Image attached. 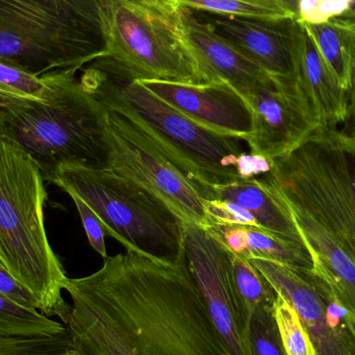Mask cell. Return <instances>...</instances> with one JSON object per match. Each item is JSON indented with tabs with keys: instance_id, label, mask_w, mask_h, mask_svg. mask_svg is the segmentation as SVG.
Masks as SVG:
<instances>
[{
	"instance_id": "cell-1",
	"label": "cell",
	"mask_w": 355,
	"mask_h": 355,
	"mask_svg": "<svg viewBox=\"0 0 355 355\" xmlns=\"http://www.w3.org/2000/svg\"><path fill=\"white\" fill-rule=\"evenodd\" d=\"M70 282L107 311L83 329L81 355H229L184 260L126 250Z\"/></svg>"
},
{
	"instance_id": "cell-2",
	"label": "cell",
	"mask_w": 355,
	"mask_h": 355,
	"mask_svg": "<svg viewBox=\"0 0 355 355\" xmlns=\"http://www.w3.org/2000/svg\"><path fill=\"white\" fill-rule=\"evenodd\" d=\"M45 179L39 164L0 130V260L31 295L40 312L66 325V271L46 233Z\"/></svg>"
},
{
	"instance_id": "cell-3",
	"label": "cell",
	"mask_w": 355,
	"mask_h": 355,
	"mask_svg": "<svg viewBox=\"0 0 355 355\" xmlns=\"http://www.w3.org/2000/svg\"><path fill=\"white\" fill-rule=\"evenodd\" d=\"M81 83L106 107L130 121L193 182L204 200L241 175V139L219 135L186 118L141 85L91 67Z\"/></svg>"
},
{
	"instance_id": "cell-4",
	"label": "cell",
	"mask_w": 355,
	"mask_h": 355,
	"mask_svg": "<svg viewBox=\"0 0 355 355\" xmlns=\"http://www.w3.org/2000/svg\"><path fill=\"white\" fill-rule=\"evenodd\" d=\"M106 112L77 72L53 73L43 101L0 108V130L33 158L43 177L62 164L106 168Z\"/></svg>"
},
{
	"instance_id": "cell-5",
	"label": "cell",
	"mask_w": 355,
	"mask_h": 355,
	"mask_svg": "<svg viewBox=\"0 0 355 355\" xmlns=\"http://www.w3.org/2000/svg\"><path fill=\"white\" fill-rule=\"evenodd\" d=\"M99 0H0V60L35 76L102 60Z\"/></svg>"
},
{
	"instance_id": "cell-6",
	"label": "cell",
	"mask_w": 355,
	"mask_h": 355,
	"mask_svg": "<svg viewBox=\"0 0 355 355\" xmlns=\"http://www.w3.org/2000/svg\"><path fill=\"white\" fill-rule=\"evenodd\" d=\"M264 177L355 262V124L320 127L292 153L272 160Z\"/></svg>"
},
{
	"instance_id": "cell-7",
	"label": "cell",
	"mask_w": 355,
	"mask_h": 355,
	"mask_svg": "<svg viewBox=\"0 0 355 355\" xmlns=\"http://www.w3.org/2000/svg\"><path fill=\"white\" fill-rule=\"evenodd\" d=\"M45 181L77 194L99 217L105 235L126 250L166 263L183 260L186 221L164 200L107 168L62 164Z\"/></svg>"
},
{
	"instance_id": "cell-8",
	"label": "cell",
	"mask_w": 355,
	"mask_h": 355,
	"mask_svg": "<svg viewBox=\"0 0 355 355\" xmlns=\"http://www.w3.org/2000/svg\"><path fill=\"white\" fill-rule=\"evenodd\" d=\"M174 0H99L104 40L102 60L132 81L207 83Z\"/></svg>"
},
{
	"instance_id": "cell-9",
	"label": "cell",
	"mask_w": 355,
	"mask_h": 355,
	"mask_svg": "<svg viewBox=\"0 0 355 355\" xmlns=\"http://www.w3.org/2000/svg\"><path fill=\"white\" fill-rule=\"evenodd\" d=\"M105 129L106 168L133 180L164 200L186 223L207 227L204 198L198 186L155 144L130 121L110 108Z\"/></svg>"
},
{
	"instance_id": "cell-10",
	"label": "cell",
	"mask_w": 355,
	"mask_h": 355,
	"mask_svg": "<svg viewBox=\"0 0 355 355\" xmlns=\"http://www.w3.org/2000/svg\"><path fill=\"white\" fill-rule=\"evenodd\" d=\"M297 313L316 355H355V321L318 265L304 275L265 259H248Z\"/></svg>"
},
{
	"instance_id": "cell-11",
	"label": "cell",
	"mask_w": 355,
	"mask_h": 355,
	"mask_svg": "<svg viewBox=\"0 0 355 355\" xmlns=\"http://www.w3.org/2000/svg\"><path fill=\"white\" fill-rule=\"evenodd\" d=\"M232 254L208 229L186 223L183 260L229 355H252L231 285Z\"/></svg>"
},
{
	"instance_id": "cell-12",
	"label": "cell",
	"mask_w": 355,
	"mask_h": 355,
	"mask_svg": "<svg viewBox=\"0 0 355 355\" xmlns=\"http://www.w3.org/2000/svg\"><path fill=\"white\" fill-rule=\"evenodd\" d=\"M244 98L252 112L245 141L250 154L270 162L292 153L323 126L295 81L271 78Z\"/></svg>"
},
{
	"instance_id": "cell-13",
	"label": "cell",
	"mask_w": 355,
	"mask_h": 355,
	"mask_svg": "<svg viewBox=\"0 0 355 355\" xmlns=\"http://www.w3.org/2000/svg\"><path fill=\"white\" fill-rule=\"evenodd\" d=\"M139 83L180 114L209 130L241 141H246L252 133V110L245 98L227 83Z\"/></svg>"
},
{
	"instance_id": "cell-14",
	"label": "cell",
	"mask_w": 355,
	"mask_h": 355,
	"mask_svg": "<svg viewBox=\"0 0 355 355\" xmlns=\"http://www.w3.org/2000/svg\"><path fill=\"white\" fill-rule=\"evenodd\" d=\"M183 21L192 53L206 83H227L244 97L273 78L223 37L212 23L200 20L187 8L184 10Z\"/></svg>"
},
{
	"instance_id": "cell-15",
	"label": "cell",
	"mask_w": 355,
	"mask_h": 355,
	"mask_svg": "<svg viewBox=\"0 0 355 355\" xmlns=\"http://www.w3.org/2000/svg\"><path fill=\"white\" fill-rule=\"evenodd\" d=\"M293 20L217 16L213 26L273 78L295 81Z\"/></svg>"
},
{
	"instance_id": "cell-16",
	"label": "cell",
	"mask_w": 355,
	"mask_h": 355,
	"mask_svg": "<svg viewBox=\"0 0 355 355\" xmlns=\"http://www.w3.org/2000/svg\"><path fill=\"white\" fill-rule=\"evenodd\" d=\"M292 35L296 83L323 126L335 128L352 116L348 92L338 83L297 20H293Z\"/></svg>"
},
{
	"instance_id": "cell-17",
	"label": "cell",
	"mask_w": 355,
	"mask_h": 355,
	"mask_svg": "<svg viewBox=\"0 0 355 355\" xmlns=\"http://www.w3.org/2000/svg\"><path fill=\"white\" fill-rule=\"evenodd\" d=\"M210 200L235 202L252 213L263 231L306 245L287 202L264 176L216 186L211 190Z\"/></svg>"
},
{
	"instance_id": "cell-18",
	"label": "cell",
	"mask_w": 355,
	"mask_h": 355,
	"mask_svg": "<svg viewBox=\"0 0 355 355\" xmlns=\"http://www.w3.org/2000/svg\"><path fill=\"white\" fill-rule=\"evenodd\" d=\"M206 229L232 254L243 258L265 259L300 273L309 272L314 267V259L308 246L287 241L258 227L209 225Z\"/></svg>"
},
{
	"instance_id": "cell-19",
	"label": "cell",
	"mask_w": 355,
	"mask_h": 355,
	"mask_svg": "<svg viewBox=\"0 0 355 355\" xmlns=\"http://www.w3.org/2000/svg\"><path fill=\"white\" fill-rule=\"evenodd\" d=\"M288 205V204H287ZM288 207L294 221L312 252L315 262L331 282L336 293L355 321V262L339 243L306 213L296 207Z\"/></svg>"
},
{
	"instance_id": "cell-20",
	"label": "cell",
	"mask_w": 355,
	"mask_h": 355,
	"mask_svg": "<svg viewBox=\"0 0 355 355\" xmlns=\"http://www.w3.org/2000/svg\"><path fill=\"white\" fill-rule=\"evenodd\" d=\"M231 285L240 323L248 334L254 313L258 309L273 308L277 293L265 275L248 259L234 254Z\"/></svg>"
},
{
	"instance_id": "cell-21",
	"label": "cell",
	"mask_w": 355,
	"mask_h": 355,
	"mask_svg": "<svg viewBox=\"0 0 355 355\" xmlns=\"http://www.w3.org/2000/svg\"><path fill=\"white\" fill-rule=\"evenodd\" d=\"M302 25L338 83L349 92L355 71V33L331 22Z\"/></svg>"
},
{
	"instance_id": "cell-22",
	"label": "cell",
	"mask_w": 355,
	"mask_h": 355,
	"mask_svg": "<svg viewBox=\"0 0 355 355\" xmlns=\"http://www.w3.org/2000/svg\"><path fill=\"white\" fill-rule=\"evenodd\" d=\"M68 331L66 325L37 310H29L0 293V334L15 337H53Z\"/></svg>"
},
{
	"instance_id": "cell-23",
	"label": "cell",
	"mask_w": 355,
	"mask_h": 355,
	"mask_svg": "<svg viewBox=\"0 0 355 355\" xmlns=\"http://www.w3.org/2000/svg\"><path fill=\"white\" fill-rule=\"evenodd\" d=\"M187 10H204L216 16H235L261 20H288L275 0H174Z\"/></svg>"
},
{
	"instance_id": "cell-24",
	"label": "cell",
	"mask_w": 355,
	"mask_h": 355,
	"mask_svg": "<svg viewBox=\"0 0 355 355\" xmlns=\"http://www.w3.org/2000/svg\"><path fill=\"white\" fill-rule=\"evenodd\" d=\"M272 314L286 355H316L297 313L279 294Z\"/></svg>"
},
{
	"instance_id": "cell-25",
	"label": "cell",
	"mask_w": 355,
	"mask_h": 355,
	"mask_svg": "<svg viewBox=\"0 0 355 355\" xmlns=\"http://www.w3.org/2000/svg\"><path fill=\"white\" fill-rule=\"evenodd\" d=\"M69 331L53 337H15L0 334V355H68L74 352Z\"/></svg>"
},
{
	"instance_id": "cell-26",
	"label": "cell",
	"mask_w": 355,
	"mask_h": 355,
	"mask_svg": "<svg viewBox=\"0 0 355 355\" xmlns=\"http://www.w3.org/2000/svg\"><path fill=\"white\" fill-rule=\"evenodd\" d=\"M48 75L37 77L0 60V95L16 99L43 101Z\"/></svg>"
},
{
	"instance_id": "cell-27",
	"label": "cell",
	"mask_w": 355,
	"mask_h": 355,
	"mask_svg": "<svg viewBox=\"0 0 355 355\" xmlns=\"http://www.w3.org/2000/svg\"><path fill=\"white\" fill-rule=\"evenodd\" d=\"M252 355H286L279 339L272 308L258 309L248 331Z\"/></svg>"
},
{
	"instance_id": "cell-28",
	"label": "cell",
	"mask_w": 355,
	"mask_h": 355,
	"mask_svg": "<svg viewBox=\"0 0 355 355\" xmlns=\"http://www.w3.org/2000/svg\"><path fill=\"white\" fill-rule=\"evenodd\" d=\"M202 206H204L207 227L209 225H243V227L260 229L252 213L235 202L225 200H204Z\"/></svg>"
},
{
	"instance_id": "cell-29",
	"label": "cell",
	"mask_w": 355,
	"mask_h": 355,
	"mask_svg": "<svg viewBox=\"0 0 355 355\" xmlns=\"http://www.w3.org/2000/svg\"><path fill=\"white\" fill-rule=\"evenodd\" d=\"M354 0H300L296 20L302 24L320 25L343 15Z\"/></svg>"
},
{
	"instance_id": "cell-30",
	"label": "cell",
	"mask_w": 355,
	"mask_h": 355,
	"mask_svg": "<svg viewBox=\"0 0 355 355\" xmlns=\"http://www.w3.org/2000/svg\"><path fill=\"white\" fill-rule=\"evenodd\" d=\"M74 202L77 211L80 215L81 221H83V227H85V234L92 248L100 254V256L106 258L107 252H106L105 245V232H104L103 225L100 221L93 209L77 194L68 193Z\"/></svg>"
},
{
	"instance_id": "cell-31",
	"label": "cell",
	"mask_w": 355,
	"mask_h": 355,
	"mask_svg": "<svg viewBox=\"0 0 355 355\" xmlns=\"http://www.w3.org/2000/svg\"><path fill=\"white\" fill-rule=\"evenodd\" d=\"M0 293L29 310H39L35 297L14 279L0 260Z\"/></svg>"
},
{
	"instance_id": "cell-32",
	"label": "cell",
	"mask_w": 355,
	"mask_h": 355,
	"mask_svg": "<svg viewBox=\"0 0 355 355\" xmlns=\"http://www.w3.org/2000/svg\"><path fill=\"white\" fill-rule=\"evenodd\" d=\"M329 22L339 25V26L344 27V28L349 29V31L355 33V0L352 1L350 8L343 15L333 19Z\"/></svg>"
},
{
	"instance_id": "cell-33",
	"label": "cell",
	"mask_w": 355,
	"mask_h": 355,
	"mask_svg": "<svg viewBox=\"0 0 355 355\" xmlns=\"http://www.w3.org/2000/svg\"><path fill=\"white\" fill-rule=\"evenodd\" d=\"M279 8L286 12L288 18L295 19L297 17V8L300 0H275Z\"/></svg>"
},
{
	"instance_id": "cell-34",
	"label": "cell",
	"mask_w": 355,
	"mask_h": 355,
	"mask_svg": "<svg viewBox=\"0 0 355 355\" xmlns=\"http://www.w3.org/2000/svg\"><path fill=\"white\" fill-rule=\"evenodd\" d=\"M348 97H349L350 116L355 119V71L354 77H352V87L348 92Z\"/></svg>"
},
{
	"instance_id": "cell-35",
	"label": "cell",
	"mask_w": 355,
	"mask_h": 355,
	"mask_svg": "<svg viewBox=\"0 0 355 355\" xmlns=\"http://www.w3.org/2000/svg\"><path fill=\"white\" fill-rule=\"evenodd\" d=\"M22 99H16V98L6 97V96L0 95V108L4 107V106L10 105V104L15 103V102L20 101Z\"/></svg>"
},
{
	"instance_id": "cell-36",
	"label": "cell",
	"mask_w": 355,
	"mask_h": 355,
	"mask_svg": "<svg viewBox=\"0 0 355 355\" xmlns=\"http://www.w3.org/2000/svg\"><path fill=\"white\" fill-rule=\"evenodd\" d=\"M68 355H79V354H77V352H75V350H74V352H71V354H69Z\"/></svg>"
}]
</instances>
